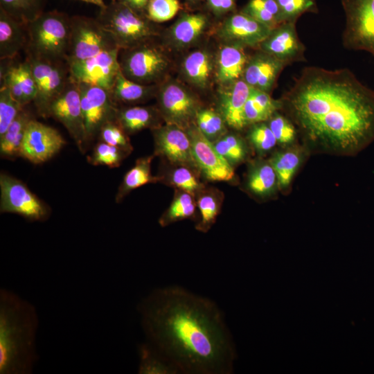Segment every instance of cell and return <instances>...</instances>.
Returning a JSON list of instances; mask_svg holds the SVG:
<instances>
[{
	"label": "cell",
	"mask_w": 374,
	"mask_h": 374,
	"mask_svg": "<svg viewBox=\"0 0 374 374\" xmlns=\"http://www.w3.org/2000/svg\"><path fill=\"white\" fill-rule=\"evenodd\" d=\"M279 100L313 151L354 156L374 141V90L348 69L306 66Z\"/></svg>",
	"instance_id": "1"
},
{
	"label": "cell",
	"mask_w": 374,
	"mask_h": 374,
	"mask_svg": "<svg viewBox=\"0 0 374 374\" xmlns=\"http://www.w3.org/2000/svg\"><path fill=\"white\" fill-rule=\"evenodd\" d=\"M147 341L184 374H231L235 346L217 304L179 285L157 288L139 305Z\"/></svg>",
	"instance_id": "2"
},
{
	"label": "cell",
	"mask_w": 374,
	"mask_h": 374,
	"mask_svg": "<svg viewBox=\"0 0 374 374\" xmlns=\"http://www.w3.org/2000/svg\"><path fill=\"white\" fill-rule=\"evenodd\" d=\"M38 318L35 308L16 294L0 291V373H31L37 360Z\"/></svg>",
	"instance_id": "3"
},
{
	"label": "cell",
	"mask_w": 374,
	"mask_h": 374,
	"mask_svg": "<svg viewBox=\"0 0 374 374\" xmlns=\"http://www.w3.org/2000/svg\"><path fill=\"white\" fill-rule=\"evenodd\" d=\"M71 17L56 10L43 12L26 24L28 56L66 63Z\"/></svg>",
	"instance_id": "4"
},
{
	"label": "cell",
	"mask_w": 374,
	"mask_h": 374,
	"mask_svg": "<svg viewBox=\"0 0 374 374\" xmlns=\"http://www.w3.org/2000/svg\"><path fill=\"white\" fill-rule=\"evenodd\" d=\"M96 19L120 50L145 43L157 34L147 16L118 0L100 8Z\"/></svg>",
	"instance_id": "5"
},
{
	"label": "cell",
	"mask_w": 374,
	"mask_h": 374,
	"mask_svg": "<svg viewBox=\"0 0 374 374\" xmlns=\"http://www.w3.org/2000/svg\"><path fill=\"white\" fill-rule=\"evenodd\" d=\"M71 33L66 64L82 61L118 48L111 35L97 19L84 16L71 17Z\"/></svg>",
	"instance_id": "6"
},
{
	"label": "cell",
	"mask_w": 374,
	"mask_h": 374,
	"mask_svg": "<svg viewBox=\"0 0 374 374\" xmlns=\"http://www.w3.org/2000/svg\"><path fill=\"white\" fill-rule=\"evenodd\" d=\"M342 4L346 15L344 46L374 57V0H342Z\"/></svg>",
	"instance_id": "7"
},
{
	"label": "cell",
	"mask_w": 374,
	"mask_h": 374,
	"mask_svg": "<svg viewBox=\"0 0 374 374\" xmlns=\"http://www.w3.org/2000/svg\"><path fill=\"white\" fill-rule=\"evenodd\" d=\"M0 191L1 213H15L31 222H42L48 217V207L18 179L1 172Z\"/></svg>",
	"instance_id": "8"
},
{
	"label": "cell",
	"mask_w": 374,
	"mask_h": 374,
	"mask_svg": "<svg viewBox=\"0 0 374 374\" xmlns=\"http://www.w3.org/2000/svg\"><path fill=\"white\" fill-rule=\"evenodd\" d=\"M48 116L64 126L82 154L88 150L78 83L69 79L62 92L50 105Z\"/></svg>",
	"instance_id": "9"
},
{
	"label": "cell",
	"mask_w": 374,
	"mask_h": 374,
	"mask_svg": "<svg viewBox=\"0 0 374 374\" xmlns=\"http://www.w3.org/2000/svg\"><path fill=\"white\" fill-rule=\"evenodd\" d=\"M119 60L121 70L128 79L146 84L155 82L166 69L168 61L157 48L143 43L123 49Z\"/></svg>",
	"instance_id": "10"
},
{
	"label": "cell",
	"mask_w": 374,
	"mask_h": 374,
	"mask_svg": "<svg viewBox=\"0 0 374 374\" xmlns=\"http://www.w3.org/2000/svg\"><path fill=\"white\" fill-rule=\"evenodd\" d=\"M119 51L118 48H115L67 64L70 79L76 83L98 86L111 92L121 70Z\"/></svg>",
	"instance_id": "11"
},
{
	"label": "cell",
	"mask_w": 374,
	"mask_h": 374,
	"mask_svg": "<svg viewBox=\"0 0 374 374\" xmlns=\"http://www.w3.org/2000/svg\"><path fill=\"white\" fill-rule=\"evenodd\" d=\"M37 85V93L34 104L39 116L48 117L51 103L62 92L69 81L62 63H55L28 56Z\"/></svg>",
	"instance_id": "12"
},
{
	"label": "cell",
	"mask_w": 374,
	"mask_h": 374,
	"mask_svg": "<svg viewBox=\"0 0 374 374\" xmlns=\"http://www.w3.org/2000/svg\"><path fill=\"white\" fill-rule=\"evenodd\" d=\"M88 146L104 123L115 120L118 107L111 92L102 87L78 83Z\"/></svg>",
	"instance_id": "13"
},
{
	"label": "cell",
	"mask_w": 374,
	"mask_h": 374,
	"mask_svg": "<svg viewBox=\"0 0 374 374\" xmlns=\"http://www.w3.org/2000/svg\"><path fill=\"white\" fill-rule=\"evenodd\" d=\"M192 152L201 175L209 181H231L235 177L234 168L217 151L197 128L195 123L186 130Z\"/></svg>",
	"instance_id": "14"
},
{
	"label": "cell",
	"mask_w": 374,
	"mask_h": 374,
	"mask_svg": "<svg viewBox=\"0 0 374 374\" xmlns=\"http://www.w3.org/2000/svg\"><path fill=\"white\" fill-rule=\"evenodd\" d=\"M65 143L56 129L33 118L27 125L19 157L34 164L42 163L57 154Z\"/></svg>",
	"instance_id": "15"
},
{
	"label": "cell",
	"mask_w": 374,
	"mask_h": 374,
	"mask_svg": "<svg viewBox=\"0 0 374 374\" xmlns=\"http://www.w3.org/2000/svg\"><path fill=\"white\" fill-rule=\"evenodd\" d=\"M152 130L155 156L161 157L171 165L186 166L199 172L193 155L190 137L185 130L166 123Z\"/></svg>",
	"instance_id": "16"
},
{
	"label": "cell",
	"mask_w": 374,
	"mask_h": 374,
	"mask_svg": "<svg viewBox=\"0 0 374 374\" xmlns=\"http://www.w3.org/2000/svg\"><path fill=\"white\" fill-rule=\"evenodd\" d=\"M159 111L167 124L186 130L195 122L198 105L193 96L184 87L168 84L159 94Z\"/></svg>",
	"instance_id": "17"
},
{
	"label": "cell",
	"mask_w": 374,
	"mask_h": 374,
	"mask_svg": "<svg viewBox=\"0 0 374 374\" xmlns=\"http://www.w3.org/2000/svg\"><path fill=\"white\" fill-rule=\"evenodd\" d=\"M296 22L284 21L272 28L260 44L259 50L286 65L305 61V48L297 35Z\"/></svg>",
	"instance_id": "18"
},
{
	"label": "cell",
	"mask_w": 374,
	"mask_h": 374,
	"mask_svg": "<svg viewBox=\"0 0 374 374\" xmlns=\"http://www.w3.org/2000/svg\"><path fill=\"white\" fill-rule=\"evenodd\" d=\"M271 30L269 26L242 12L226 19L219 33L229 44L258 48Z\"/></svg>",
	"instance_id": "19"
},
{
	"label": "cell",
	"mask_w": 374,
	"mask_h": 374,
	"mask_svg": "<svg viewBox=\"0 0 374 374\" xmlns=\"http://www.w3.org/2000/svg\"><path fill=\"white\" fill-rule=\"evenodd\" d=\"M286 66L284 62L259 50L249 57L242 78L251 87L270 93Z\"/></svg>",
	"instance_id": "20"
},
{
	"label": "cell",
	"mask_w": 374,
	"mask_h": 374,
	"mask_svg": "<svg viewBox=\"0 0 374 374\" xmlns=\"http://www.w3.org/2000/svg\"><path fill=\"white\" fill-rule=\"evenodd\" d=\"M245 188L255 198L267 199L279 190L278 177L269 160L260 157L251 161L248 166Z\"/></svg>",
	"instance_id": "21"
},
{
	"label": "cell",
	"mask_w": 374,
	"mask_h": 374,
	"mask_svg": "<svg viewBox=\"0 0 374 374\" xmlns=\"http://www.w3.org/2000/svg\"><path fill=\"white\" fill-rule=\"evenodd\" d=\"M1 80L23 107L35 100L37 85L27 60L8 66L3 73L1 72Z\"/></svg>",
	"instance_id": "22"
},
{
	"label": "cell",
	"mask_w": 374,
	"mask_h": 374,
	"mask_svg": "<svg viewBox=\"0 0 374 374\" xmlns=\"http://www.w3.org/2000/svg\"><path fill=\"white\" fill-rule=\"evenodd\" d=\"M251 88L241 78L232 84L222 94L220 112L227 126L236 130H241L247 127L244 118V107Z\"/></svg>",
	"instance_id": "23"
},
{
	"label": "cell",
	"mask_w": 374,
	"mask_h": 374,
	"mask_svg": "<svg viewBox=\"0 0 374 374\" xmlns=\"http://www.w3.org/2000/svg\"><path fill=\"white\" fill-rule=\"evenodd\" d=\"M28 43L26 25L0 9V58L12 60Z\"/></svg>",
	"instance_id": "24"
},
{
	"label": "cell",
	"mask_w": 374,
	"mask_h": 374,
	"mask_svg": "<svg viewBox=\"0 0 374 374\" xmlns=\"http://www.w3.org/2000/svg\"><path fill=\"white\" fill-rule=\"evenodd\" d=\"M244 46L228 44L220 51L217 57V78L220 82L231 85L242 78L249 57Z\"/></svg>",
	"instance_id": "25"
},
{
	"label": "cell",
	"mask_w": 374,
	"mask_h": 374,
	"mask_svg": "<svg viewBox=\"0 0 374 374\" xmlns=\"http://www.w3.org/2000/svg\"><path fill=\"white\" fill-rule=\"evenodd\" d=\"M160 111L152 107L133 106L118 108L115 121L127 134L160 126Z\"/></svg>",
	"instance_id": "26"
},
{
	"label": "cell",
	"mask_w": 374,
	"mask_h": 374,
	"mask_svg": "<svg viewBox=\"0 0 374 374\" xmlns=\"http://www.w3.org/2000/svg\"><path fill=\"white\" fill-rule=\"evenodd\" d=\"M304 148L292 145L276 152L269 159L274 167L280 190H286L304 159Z\"/></svg>",
	"instance_id": "27"
},
{
	"label": "cell",
	"mask_w": 374,
	"mask_h": 374,
	"mask_svg": "<svg viewBox=\"0 0 374 374\" xmlns=\"http://www.w3.org/2000/svg\"><path fill=\"white\" fill-rule=\"evenodd\" d=\"M154 157L153 154L138 159L134 166L125 173L116 195V203H120L136 188L148 184L161 182L160 176H153L151 173V163Z\"/></svg>",
	"instance_id": "28"
},
{
	"label": "cell",
	"mask_w": 374,
	"mask_h": 374,
	"mask_svg": "<svg viewBox=\"0 0 374 374\" xmlns=\"http://www.w3.org/2000/svg\"><path fill=\"white\" fill-rule=\"evenodd\" d=\"M196 199L199 215L195 228L197 231L206 233L215 224L220 213L224 194L215 188L205 187L197 195Z\"/></svg>",
	"instance_id": "29"
},
{
	"label": "cell",
	"mask_w": 374,
	"mask_h": 374,
	"mask_svg": "<svg viewBox=\"0 0 374 374\" xmlns=\"http://www.w3.org/2000/svg\"><path fill=\"white\" fill-rule=\"evenodd\" d=\"M280 107L279 99L275 100L269 93L251 87L244 107L246 126L266 122Z\"/></svg>",
	"instance_id": "30"
},
{
	"label": "cell",
	"mask_w": 374,
	"mask_h": 374,
	"mask_svg": "<svg viewBox=\"0 0 374 374\" xmlns=\"http://www.w3.org/2000/svg\"><path fill=\"white\" fill-rule=\"evenodd\" d=\"M32 119L30 114L23 108L6 132L0 136V154L2 158L14 159L19 157L24 134Z\"/></svg>",
	"instance_id": "31"
},
{
	"label": "cell",
	"mask_w": 374,
	"mask_h": 374,
	"mask_svg": "<svg viewBox=\"0 0 374 374\" xmlns=\"http://www.w3.org/2000/svg\"><path fill=\"white\" fill-rule=\"evenodd\" d=\"M161 175V182L193 195L195 198L206 187L200 180V172L186 166H173Z\"/></svg>",
	"instance_id": "32"
},
{
	"label": "cell",
	"mask_w": 374,
	"mask_h": 374,
	"mask_svg": "<svg viewBox=\"0 0 374 374\" xmlns=\"http://www.w3.org/2000/svg\"><path fill=\"white\" fill-rule=\"evenodd\" d=\"M154 87L143 84L127 78L119 71L111 94L114 103L133 104L143 102L151 97Z\"/></svg>",
	"instance_id": "33"
},
{
	"label": "cell",
	"mask_w": 374,
	"mask_h": 374,
	"mask_svg": "<svg viewBox=\"0 0 374 374\" xmlns=\"http://www.w3.org/2000/svg\"><path fill=\"white\" fill-rule=\"evenodd\" d=\"M196 207V198L193 195L175 189L171 204L160 216L158 222L161 227H166L179 221L193 219Z\"/></svg>",
	"instance_id": "34"
},
{
	"label": "cell",
	"mask_w": 374,
	"mask_h": 374,
	"mask_svg": "<svg viewBox=\"0 0 374 374\" xmlns=\"http://www.w3.org/2000/svg\"><path fill=\"white\" fill-rule=\"evenodd\" d=\"M139 374H178L179 370L148 341L139 345Z\"/></svg>",
	"instance_id": "35"
},
{
	"label": "cell",
	"mask_w": 374,
	"mask_h": 374,
	"mask_svg": "<svg viewBox=\"0 0 374 374\" xmlns=\"http://www.w3.org/2000/svg\"><path fill=\"white\" fill-rule=\"evenodd\" d=\"M183 69L193 84L202 89L206 88L212 72L211 57L204 51H194L184 59Z\"/></svg>",
	"instance_id": "36"
},
{
	"label": "cell",
	"mask_w": 374,
	"mask_h": 374,
	"mask_svg": "<svg viewBox=\"0 0 374 374\" xmlns=\"http://www.w3.org/2000/svg\"><path fill=\"white\" fill-rule=\"evenodd\" d=\"M206 26V18L202 15H185L172 28V39L179 46L190 44L199 37Z\"/></svg>",
	"instance_id": "37"
},
{
	"label": "cell",
	"mask_w": 374,
	"mask_h": 374,
	"mask_svg": "<svg viewBox=\"0 0 374 374\" xmlns=\"http://www.w3.org/2000/svg\"><path fill=\"white\" fill-rule=\"evenodd\" d=\"M213 143L217 151L233 168L246 161L249 156L246 141L237 134L226 132Z\"/></svg>",
	"instance_id": "38"
},
{
	"label": "cell",
	"mask_w": 374,
	"mask_h": 374,
	"mask_svg": "<svg viewBox=\"0 0 374 374\" xmlns=\"http://www.w3.org/2000/svg\"><path fill=\"white\" fill-rule=\"evenodd\" d=\"M44 4L45 0H0V9L26 25L44 12Z\"/></svg>",
	"instance_id": "39"
},
{
	"label": "cell",
	"mask_w": 374,
	"mask_h": 374,
	"mask_svg": "<svg viewBox=\"0 0 374 374\" xmlns=\"http://www.w3.org/2000/svg\"><path fill=\"white\" fill-rule=\"evenodd\" d=\"M242 12L271 29L283 22L276 0H249Z\"/></svg>",
	"instance_id": "40"
},
{
	"label": "cell",
	"mask_w": 374,
	"mask_h": 374,
	"mask_svg": "<svg viewBox=\"0 0 374 374\" xmlns=\"http://www.w3.org/2000/svg\"><path fill=\"white\" fill-rule=\"evenodd\" d=\"M195 124L199 131L212 143L215 142L226 132V123L220 114L212 109H199Z\"/></svg>",
	"instance_id": "41"
},
{
	"label": "cell",
	"mask_w": 374,
	"mask_h": 374,
	"mask_svg": "<svg viewBox=\"0 0 374 374\" xmlns=\"http://www.w3.org/2000/svg\"><path fill=\"white\" fill-rule=\"evenodd\" d=\"M130 153L125 150L105 142L99 141L93 147L92 153L87 157L93 166L118 167L123 159Z\"/></svg>",
	"instance_id": "42"
},
{
	"label": "cell",
	"mask_w": 374,
	"mask_h": 374,
	"mask_svg": "<svg viewBox=\"0 0 374 374\" xmlns=\"http://www.w3.org/2000/svg\"><path fill=\"white\" fill-rule=\"evenodd\" d=\"M247 139L260 157L269 152L277 145L276 139L267 122L249 125Z\"/></svg>",
	"instance_id": "43"
},
{
	"label": "cell",
	"mask_w": 374,
	"mask_h": 374,
	"mask_svg": "<svg viewBox=\"0 0 374 374\" xmlns=\"http://www.w3.org/2000/svg\"><path fill=\"white\" fill-rule=\"evenodd\" d=\"M266 122L271 130L277 144L283 148L294 145L298 131L287 116L277 111Z\"/></svg>",
	"instance_id": "44"
},
{
	"label": "cell",
	"mask_w": 374,
	"mask_h": 374,
	"mask_svg": "<svg viewBox=\"0 0 374 374\" xmlns=\"http://www.w3.org/2000/svg\"><path fill=\"white\" fill-rule=\"evenodd\" d=\"M23 108L24 107L14 98L8 87L1 84L0 88V136L6 132Z\"/></svg>",
	"instance_id": "45"
},
{
	"label": "cell",
	"mask_w": 374,
	"mask_h": 374,
	"mask_svg": "<svg viewBox=\"0 0 374 374\" xmlns=\"http://www.w3.org/2000/svg\"><path fill=\"white\" fill-rule=\"evenodd\" d=\"M99 141L121 148L130 153L132 151L130 141L124 130L115 120L108 121L103 125L98 133Z\"/></svg>",
	"instance_id": "46"
},
{
	"label": "cell",
	"mask_w": 374,
	"mask_h": 374,
	"mask_svg": "<svg viewBox=\"0 0 374 374\" xmlns=\"http://www.w3.org/2000/svg\"><path fill=\"white\" fill-rule=\"evenodd\" d=\"M179 8L178 0H150L146 16L153 22H164L173 18Z\"/></svg>",
	"instance_id": "47"
},
{
	"label": "cell",
	"mask_w": 374,
	"mask_h": 374,
	"mask_svg": "<svg viewBox=\"0 0 374 374\" xmlns=\"http://www.w3.org/2000/svg\"><path fill=\"white\" fill-rule=\"evenodd\" d=\"M284 21H296L306 12H315L316 0H276Z\"/></svg>",
	"instance_id": "48"
},
{
	"label": "cell",
	"mask_w": 374,
	"mask_h": 374,
	"mask_svg": "<svg viewBox=\"0 0 374 374\" xmlns=\"http://www.w3.org/2000/svg\"><path fill=\"white\" fill-rule=\"evenodd\" d=\"M117 1V0H116ZM134 10L142 12L143 10H146L148 4L150 0H118Z\"/></svg>",
	"instance_id": "49"
},
{
	"label": "cell",
	"mask_w": 374,
	"mask_h": 374,
	"mask_svg": "<svg viewBox=\"0 0 374 374\" xmlns=\"http://www.w3.org/2000/svg\"><path fill=\"white\" fill-rule=\"evenodd\" d=\"M223 0H208L210 7L215 12L220 13L221 5Z\"/></svg>",
	"instance_id": "50"
},
{
	"label": "cell",
	"mask_w": 374,
	"mask_h": 374,
	"mask_svg": "<svg viewBox=\"0 0 374 374\" xmlns=\"http://www.w3.org/2000/svg\"><path fill=\"white\" fill-rule=\"evenodd\" d=\"M89 3H91L98 6L100 8H104L106 4L104 2V0H80Z\"/></svg>",
	"instance_id": "51"
},
{
	"label": "cell",
	"mask_w": 374,
	"mask_h": 374,
	"mask_svg": "<svg viewBox=\"0 0 374 374\" xmlns=\"http://www.w3.org/2000/svg\"><path fill=\"white\" fill-rule=\"evenodd\" d=\"M111 1H116V0H111Z\"/></svg>",
	"instance_id": "52"
}]
</instances>
